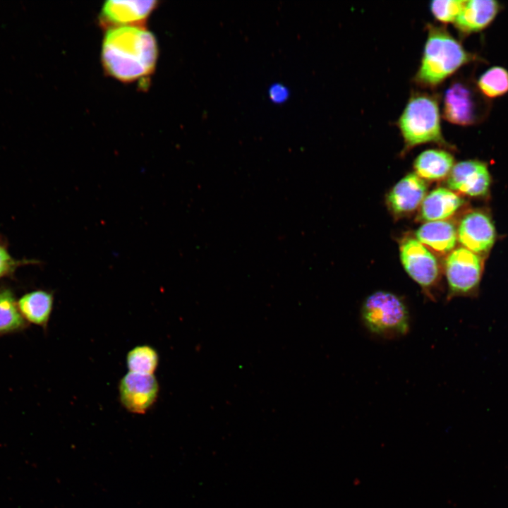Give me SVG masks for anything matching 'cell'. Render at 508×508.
Here are the masks:
<instances>
[{
	"instance_id": "6da1fadb",
	"label": "cell",
	"mask_w": 508,
	"mask_h": 508,
	"mask_svg": "<svg viewBox=\"0 0 508 508\" xmlns=\"http://www.w3.org/2000/svg\"><path fill=\"white\" fill-rule=\"evenodd\" d=\"M158 57L154 35L143 26L107 30L102 45V63L106 72L123 83L145 79L152 73Z\"/></svg>"
},
{
	"instance_id": "7a4b0ae2",
	"label": "cell",
	"mask_w": 508,
	"mask_h": 508,
	"mask_svg": "<svg viewBox=\"0 0 508 508\" xmlns=\"http://www.w3.org/2000/svg\"><path fill=\"white\" fill-rule=\"evenodd\" d=\"M470 59L462 46L445 30L430 26L417 83L435 87Z\"/></svg>"
},
{
	"instance_id": "3957f363",
	"label": "cell",
	"mask_w": 508,
	"mask_h": 508,
	"mask_svg": "<svg viewBox=\"0 0 508 508\" xmlns=\"http://www.w3.org/2000/svg\"><path fill=\"white\" fill-rule=\"evenodd\" d=\"M361 320L372 334L392 339L406 334L410 328V315L404 301L396 294L377 291L363 301Z\"/></svg>"
},
{
	"instance_id": "277c9868",
	"label": "cell",
	"mask_w": 508,
	"mask_h": 508,
	"mask_svg": "<svg viewBox=\"0 0 508 508\" xmlns=\"http://www.w3.org/2000/svg\"><path fill=\"white\" fill-rule=\"evenodd\" d=\"M398 124L406 147L426 143H445L441 133L437 102L428 95L412 96Z\"/></svg>"
},
{
	"instance_id": "5b68a950",
	"label": "cell",
	"mask_w": 508,
	"mask_h": 508,
	"mask_svg": "<svg viewBox=\"0 0 508 508\" xmlns=\"http://www.w3.org/2000/svg\"><path fill=\"white\" fill-rule=\"evenodd\" d=\"M483 273L480 255L464 247L452 250L445 262L449 288L448 299L455 296H475Z\"/></svg>"
},
{
	"instance_id": "8992f818",
	"label": "cell",
	"mask_w": 508,
	"mask_h": 508,
	"mask_svg": "<svg viewBox=\"0 0 508 508\" xmlns=\"http://www.w3.org/2000/svg\"><path fill=\"white\" fill-rule=\"evenodd\" d=\"M119 399L128 412L145 414L157 401L160 387L155 375L128 372L119 383Z\"/></svg>"
},
{
	"instance_id": "52a82bcc",
	"label": "cell",
	"mask_w": 508,
	"mask_h": 508,
	"mask_svg": "<svg viewBox=\"0 0 508 508\" xmlns=\"http://www.w3.org/2000/svg\"><path fill=\"white\" fill-rule=\"evenodd\" d=\"M400 258L409 276L426 292L437 283V260L430 250L416 238H408L400 246Z\"/></svg>"
},
{
	"instance_id": "ba28073f",
	"label": "cell",
	"mask_w": 508,
	"mask_h": 508,
	"mask_svg": "<svg viewBox=\"0 0 508 508\" xmlns=\"http://www.w3.org/2000/svg\"><path fill=\"white\" fill-rule=\"evenodd\" d=\"M496 231L490 217L479 210L465 214L457 229V240L462 247L476 253L489 251L495 243Z\"/></svg>"
},
{
	"instance_id": "9c48e42d",
	"label": "cell",
	"mask_w": 508,
	"mask_h": 508,
	"mask_svg": "<svg viewBox=\"0 0 508 508\" xmlns=\"http://www.w3.org/2000/svg\"><path fill=\"white\" fill-rule=\"evenodd\" d=\"M448 188L471 197L485 195L490 188L491 177L486 164L477 160L458 162L447 176Z\"/></svg>"
},
{
	"instance_id": "30bf717a",
	"label": "cell",
	"mask_w": 508,
	"mask_h": 508,
	"mask_svg": "<svg viewBox=\"0 0 508 508\" xmlns=\"http://www.w3.org/2000/svg\"><path fill=\"white\" fill-rule=\"evenodd\" d=\"M157 4V1H107L101 10L100 23L109 29L143 26Z\"/></svg>"
},
{
	"instance_id": "8fae6325",
	"label": "cell",
	"mask_w": 508,
	"mask_h": 508,
	"mask_svg": "<svg viewBox=\"0 0 508 508\" xmlns=\"http://www.w3.org/2000/svg\"><path fill=\"white\" fill-rule=\"evenodd\" d=\"M427 184L415 172L403 177L391 189L387 201L389 209L397 214L414 211L426 196Z\"/></svg>"
},
{
	"instance_id": "7c38bea8",
	"label": "cell",
	"mask_w": 508,
	"mask_h": 508,
	"mask_svg": "<svg viewBox=\"0 0 508 508\" xmlns=\"http://www.w3.org/2000/svg\"><path fill=\"white\" fill-rule=\"evenodd\" d=\"M443 114L454 124H471L476 119V107L471 91L463 84L456 83L445 92Z\"/></svg>"
},
{
	"instance_id": "4fadbf2b",
	"label": "cell",
	"mask_w": 508,
	"mask_h": 508,
	"mask_svg": "<svg viewBox=\"0 0 508 508\" xmlns=\"http://www.w3.org/2000/svg\"><path fill=\"white\" fill-rule=\"evenodd\" d=\"M463 204L464 200L456 193L449 188H437L425 197L421 205L418 219L426 222L446 220Z\"/></svg>"
},
{
	"instance_id": "5bb4252c",
	"label": "cell",
	"mask_w": 508,
	"mask_h": 508,
	"mask_svg": "<svg viewBox=\"0 0 508 508\" xmlns=\"http://www.w3.org/2000/svg\"><path fill=\"white\" fill-rule=\"evenodd\" d=\"M54 302L53 292L44 289L28 292L17 301L19 311L24 320L44 330L48 327Z\"/></svg>"
},
{
	"instance_id": "9a60e30c",
	"label": "cell",
	"mask_w": 508,
	"mask_h": 508,
	"mask_svg": "<svg viewBox=\"0 0 508 508\" xmlns=\"http://www.w3.org/2000/svg\"><path fill=\"white\" fill-rule=\"evenodd\" d=\"M416 239L425 247L438 253L453 250L457 241V229L449 221L428 222L416 232Z\"/></svg>"
},
{
	"instance_id": "2e32d148",
	"label": "cell",
	"mask_w": 508,
	"mask_h": 508,
	"mask_svg": "<svg viewBox=\"0 0 508 508\" xmlns=\"http://www.w3.org/2000/svg\"><path fill=\"white\" fill-rule=\"evenodd\" d=\"M498 10V3L493 0L466 1L454 23L463 32H477L492 21Z\"/></svg>"
},
{
	"instance_id": "e0dca14e",
	"label": "cell",
	"mask_w": 508,
	"mask_h": 508,
	"mask_svg": "<svg viewBox=\"0 0 508 508\" xmlns=\"http://www.w3.org/2000/svg\"><path fill=\"white\" fill-rule=\"evenodd\" d=\"M454 167L452 155L442 150H428L414 162L415 173L423 179L439 180L449 175Z\"/></svg>"
},
{
	"instance_id": "ac0fdd59",
	"label": "cell",
	"mask_w": 508,
	"mask_h": 508,
	"mask_svg": "<svg viewBox=\"0 0 508 508\" xmlns=\"http://www.w3.org/2000/svg\"><path fill=\"white\" fill-rule=\"evenodd\" d=\"M28 325L13 291L9 288H0V336L21 332Z\"/></svg>"
},
{
	"instance_id": "d6986e66",
	"label": "cell",
	"mask_w": 508,
	"mask_h": 508,
	"mask_svg": "<svg viewBox=\"0 0 508 508\" xmlns=\"http://www.w3.org/2000/svg\"><path fill=\"white\" fill-rule=\"evenodd\" d=\"M159 363V356L157 349L148 344L134 346L126 356L127 368L131 373L154 375Z\"/></svg>"
},
{
	"instance_id": "ffe728a7",
	"label": "cell",
	"mask_w": 508,
	"mask_h": 508,
	"mask_svg": "<svg viewBox=\"0 0 508 508\" xmlns=\"http://www.w3.org/2000/svg\"><path fill=\"white\" fill-rule=\"evenodd\" d=\"M478 86L487 97L501 96L508 92V71L502 67H492L479 78Z\"/></svg>"
},
{
	"instance_id": "44dd1931",
	"label": "cell",
	"mask_w": 508,
	"mask_h": 508,
	"mask_svg": "<svg viewBox=\"0 0 508 508\" xmlns=\"http://www.w3.org/2000/svg\"><path fill=\"white\" fill-rule=\"evenodd\" d=\"M466 1L444 0L433 1L430 9L434 16L442 23L455 22Z\"/></svg>"
},
{
	"instance_id": "7402d4cb",
	"label": "cell",
	"mask_w": 508,
	"mask_h": 508,
	"mask_svg": "<svg viewBox=\"0 0 508 508\" xmlns=\"http://www.w3.org/2000/svg\"><path fill=\"white\" fill-rule=\"evenodd\" d=\"M39 263L32 260H17L11 256L5 244L0 243V279L12 276L22 265Z\"/></svg>"
}]
</instances>
